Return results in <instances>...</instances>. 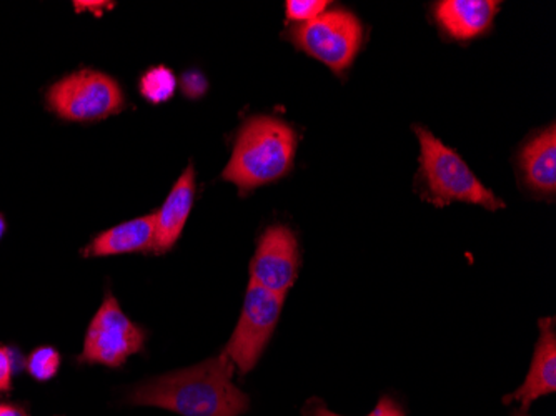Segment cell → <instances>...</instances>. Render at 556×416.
<instances>
[{"label":"cell","instance_id":"30bf717a","mask_svg":"<svg viewBox=\"0 0 556 416\" xmlns=\"http://www.w3.org/2000/svg\"><path fill=\"white\" fill-rule=\"evenodd\" d=\"M500 5L493 0H442L433 8V17L450 39L468 42L492 29Z\"/></svg>","mask_w":556,"mask_h":416},{"label":"cell","instance_id":"277c9868","mask_svg":"<svg viewBox=\"0 0 556 416\" xmlns=\"http://www.w3.org/2000/svg\"><path fill=\"white\" fill-rule=\"evenodd\" d=\"M289 39L330 71L343 74L361 52L364 25L346 9H327L315 21L295 25L289 30Z\"/></svg>","mask_w":556,"mask_h":416},{"label":"cell","instance_id":"9c48e42d","mask_svg":"<svg viewBox=\"0 0 556 416\" xmlns=\"http://www.w3.org/2000/svg\"><path fill=\"white\" fill-rule=\"evenodd\" d=\"M556 392V327L555 318L540 320V338L533 353L532 365L525 378L523 385L511 395L505 396L503 403L510 405L518 402L521 409L527 412L540 396L552 395Z\"/></svg>","mask_w":556,"mask_h":416},{"label":"cell","instance_id":"52a82bcc","mask_svg":"<svg viewBox=\"0 0 556 416\" xmlns=\"http://www.w3.org/2000/svg\"><path fill=\"white\" fill-rule=\"evenodd\" d=\"M283 300L286 297L268 292L250 281L239 324L224 350L240 374L254 370L261 360L282 315Z\"/></svg>","mask_w":556,"mask_h":416},{"label":"cell","instance_id":"7c38bea8","mask_svg":"<svg viewBox=\"0 0 556 416\" xmlns=\"http://www.w3.org/2000/svg\"><path fill=\"white\" fill-rule=\"evenodd\" d=\"M195 200V168L193 165L184 171L179 180L172 187L161 211L155 214L154 253H167L182 236L187 218L192 212Z\"/></svg>","mask_w":556,"mask_h":416},{"label":"cell","instance_id":"44dd1931","mask_svg":"<svg viewBox=\"0 0 556 416\" xmlns=\"http://www.w3.org/2000/svg\"><path fill=\"white\" fill-rule=\"evenodd\" d=\"M0 416H29L21 406L9 405V403H0Z\"/></svg>","mask_w":556,"mask_h":416},{"label":"cell","instance_id":"9a60e30c","mask_svg":"<svg viewBox=\"0 0 556 416\" xmlns=\"http://www.w3.org/2000/svg\"><path fill=\"white\" fill-rule=\"evenodd\" d=\"M61 368V355L52 346H40L30 353L27 360V370L37 381H49L58 375Z\"/></svg>","mask_w":556,"mask_h":416},{"label":"cell","instance_id":"4fadbf2b","mask_svg":"<svg viewBox=\"0 0 556 416\" xmlns=\"http://www.w3.org/2000/svg\"><path fill=\"white\" fill-rule=\"evenodd\" d=\"M155 214L143 215L109 228L84 249L83 255L89 259L124 255V253L154 252Z\"/></svg>","mask_w":556,"mask_h":416},{"label":"cell","instance_id":"ac0fdd59","mask_svg":"<svg viewBox=\"0 0 556 416\" xmlns=\"http://www.w3.org/2000/svg\"><path fill=\"white\" fill-rule=\"evenodd\" d=\"M14 370V353L8 346L0 345V393H8L11 390Z\"/></svg>","mask_w":556,"mask_h":416},{"label":"cell","instance_id":"603a6c76","mask_svg":"<svg viewBox=\"0 0 556 416\" xmlns=\"http://www.w3.org/2000/svg\"><path fill=\"white\" fill-rule=\"evenodd\" d=\"M515 416H525V415H520V413H517V415H515Z\"/></svg>","mask_w":556,"mask_h":416},{"label":"cell","instance_id":"ffe728a7","mask_svg":"<svg viewBox=\"0 0 556 416\" xmlns=\"http://www.w3.org/2000/svg\"><path fill=\"white\" fill-rule=\"evenodd\" d=\"M305 416H342L337 415V413L330 412V409L327 408V406L324 405L321 402H312L308 403L307 408H305V413H303Z\"/></svg>","mask_w":556,"mask_h":416},{"label":"cell","instance_id":"2e32d148","mask_svg":"<svg viewBox=\"0 0 556 416\" xmlns=\"http://www.w3.org/2000/svg\"><path fill=\"white\" fill-rule=\"evenodd\" d=\"M328 5L330 2L327 0H289L286 2L287 21L296 25L307 24L324 14Z\"/></svg>","mask_w":556,"mask_h":416},{"label":"cell","instance_id":"7402d4cb","mask_svg":"<svg viewBox=\"0 0 556 416\" xmlns=\"http://www.w3.org/2000/svg\"><path fill=\"white\" fill-rule=\"evenodd\" d=\"M4 231H5V220H4V217H2V215H0V240H2V237H4Z\"/></svg>","mask_w":556,"mask_h":416},{"label":"cell","instance_id":"5b68a950","mask_svg":"<svg viewBox=\"0 0 556 416\" xmlns=\"http://www.w3.org/2000/svg\"><path fill=\"white\" fill-rule=\"evenodd\" d=\"M47 102L64 121L96 122L121 112L124 93L111 75L84 68L50 87Z\"/></svg>","mask_w":556,"mask_h":416},{"label":"cell","instance_id":"6da1fadb","mask_svg":"<svg viewBox=\"0 0 556 416\" xmlns=\"http://www.w3.org/2000/svg\"><path fill=\"white\" fill-rule=\"evenodd\" d=\"M136 406H157L180 416H242L250 399L233 383V363L220 353L195 367L142 381L127 395Z\"/></svg>","mask_w":556,"mask_h":416},{"label":"cell","instance_id":"8992f818","mask_svg":"<svg viewBox=\"0 0 556 416\" xmlns=\"http://www.w3.org/2000/svg\"><path fill=\"white\" fill-rule=\"evenodd\" d=\"M146 340L147 331L124 314L117 299L109 292L87 328L77 360L86 365L121 368L130 356L142 352Z\"/></svg>","mask_w":556,"mask_h":416},{"label":"cell","instance_id":"8fae6325","mask_svg":"<svg viewBox=\"0 0 556 416\" xmlns=\"http://www.w3.org/2000/svg\"><path fill=\"white\" fill-rule=\"evenodd\" d=\"M521 178L523 186L535 196L553 199L556 193V127L540 130L521 147L520 157Z\"/></svg>","mask_w":556,"mask_h":416},{"label":"cell","instance_id":"e0dca14e","mask_svg":"<svg viewBox=\"0 0 556 416\" xmlns=\"http://www.w3.org/2000/svg\"><path fill=\"white\" fill-rule=\"evenodd\" d=\"M180 87H182L184 96L189 97V99H200V97L204 96L208 89L207 79H205L204 74L199 71H190L186 72L182 75V80H180Z\"/></svg>","mask_w":556,"mask_h":416},{"label":"cell","instance_id":"5bb4252c","mask_svg":"<svg viewBox=\"0 0 556 416\" xmlns=\"http://www.w3.org/2000/svg\"><path fill=\"white\" fill-rule=\"evenodd\" d=\"M139 89L143 99L149 100L150 103H164L174 97L177 90V77L170 68L157 65L149 68L140 77Z\"/></svg>","mask_w":556,"mask_h":416},{"label":"cell","instance_id":"3957f363","mask_svg":"<svg viewBox=\"0 0 556 416\" xmlns=\"http://www.w3.org/2000/svg\"><path fill=\"white\" fill-rule=\"evenodd\" d=\"M414 133L420 142V193L428 203L439 209L453 202L480 205L486 211L505 209V202L483 186L457 150L446 147L421 125H415Z\"/></svg>","mask_w":556,"mask_h":416},{"label":"cell","instance_id":"d6986e66","mask_svg":"<svg viewBox=\"0 0 556 416\" xmlns=\"http://www.w3.org/2000/svg\"><path fill=\"white\" fill-rule=\"evenodd\" d=\"M368 416H405V412L399 402H395L392 396L386 395L378 400L377 406Z\"/></svg>","mask_w":556,"mask_h":416},{"label":"cell","instance_id":"ba28073f","mask_svg":"<svg viewBox=\"0 0 556 416\" xmlns=\"http://www.w3.org/2000/svg\"><path fill=\"white\" fill-rule=\"evenodd\" d=\"M300 252L295 234L286 225H271L258 239L250 262V281L286 297L299 275Z\"/></svg>","mask_w":556,"mask_h":416},{"label":"cell","instance_id":"7a4b0ae2","mask_svg":"<svg viewBox=\"0 0 556 416\" xmlns=\"http://www.w3.org/2000/svg\"><path fill=\"white\" fill-rule=\"evenodd\" d=\"M296 134L292 125L271 115L247 118L237 134L232 157L222 178L242 193L286 177L293 167Z\"/></svg>","mask_w":556,"mask_h":416}]
</instances>
